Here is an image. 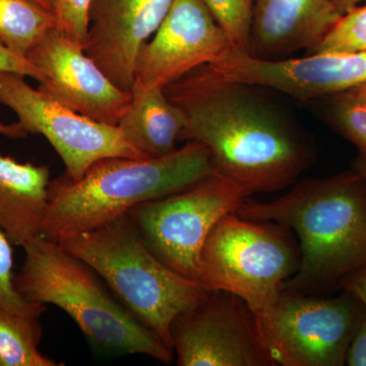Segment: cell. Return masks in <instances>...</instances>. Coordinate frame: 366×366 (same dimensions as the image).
Here are the masks:
<instances>
[{
    "mask_svg": "<svg viewBox=\"0 0 366 366\" xmlns=\"http://www.w3.org/2000/svg\"><path fill=\"white\" fill-rule=\"evenodd\" d=\"M261 90L209 66L164 88L184 114L180 142L204 144L217 174L247 197L293 185L317 158L314 142Z\"/></svg>",
    "mask_w": 366,
    "mask_h": 366,
    "instance_id": "obj_1",
    "label": "cell"
},
{
    "mask_svg": "<svg viewBox=\"0 0 366 366\" xmlns=\"http://www.w3.org/2000/svg\"><path fill=\"white\" fill-rule=\"evenodd\" d=\"M234 213L281 224L297 237L300 266L284 289L310 292L366 267V180L353 169L302 180L274 201L247 197Z\"/></svg>",
    "mask_w": 366,
    "mask_h": 366,
    "instance_id": "obj_2",
    "label": "cell"
},
{
    "mask_svg": "<svg viewBox=\"0 0 366 366\" xmlns=\"http://www.w3.org/2000/svg\"><path fill=\"white\" fill-rule=\"evenodd\" d=\"M214 174L209 151L197 142L162 157L102 159L81 179L64 174L51 180L41 235L62 242Z\"/></svg>",
    "mask_w": 366,
    "mask_h": 366,
    "instance_id": "obj_3",
    "label": "cell"
},
{
    "mask_svg": "<svg viewBox=\"0 0 366 366\" xmlns=\"http://www.w3.org/2000/svg\"><path fill=\"white\" fill-rule=\"evenodd\" d=\"M23 249L25 259L14 285L24 300L61 308L103 352L172 361V349L129 314L86 262L42 235Z\"/></svg>",
    "mask_w": 366,
    "mask_h": 366,
    "instance_id": "obj_4",
    "label": "cell"
},
{
    "mask_svg": "<svg viewBox=\"0 0 366 366\" xmlns=\"http://www.w3.org/2000/svg\"><path fill=\"white\" fill-rule=\"evenodd\" d=\"M59 243L95 269L129 314L171 349L173 320L211 292L158 259L129 213Z\"/></svg>",
    "mask_w": 366,
    "mask_h": 366,
    "instance_id": "obj_5",
    "label": "cell"
},
{
    "mask_svg": "<svg viewBox=\"0 0 366 366\" xmlns=\"http://www.w3.org/2000/svg\"><path fill=\"white\" fill-rule=\"evenodd\" d=\"M300 262L292 231L281 224L226 214L204 242L197 282L242 298L254 315L277 300Z\"/></svg>",
    "mask_w": 366,
    "mask_h": 366,
    "instance_id": "obj_6",
    "label": "cell"
},
{
    "mask_svg": "<svg viewBox=\"0 0 366 366\" xmlns=\"http://www.w3.org/2000/svg\"><path fill=\"white\" fill-rule=\"evenodd\" d=\"M350 293L317 298L283 289L255 315L274 366H342L365 308Z\"/></svg>",
    "mask_w": 366,
    "mask_h": 366,
    "instance_id": "obj_7",
    "label": "cell"
},
{
    "mask_svg": "<svg viewBox=\"0 0 366 366\" xmlns=\"http://www.w3.org/2000/svg\"><path fill=\"white\" fill-rule=\"evenodd\" d=\"M247 197L234 183L214 174L175 194L137 204L127 213L158 259L197 281L199 257L209 232Z\"/></svg>",
    "mask_w": 366,
    "mask_h": 366,
    "instance_id": "obj_8",
    "label": "cell"
},
{
    "mask_svg": "<svg viewBox=\"0 0 366 366\" xmlns=\"http://www.w3.org/2000/svg\"><path fill=\"white\" fill-rule=\"evenodd\" d=\"M25 76L0 72V104L18 117L28 134H41L66 166L67 177L79 180L93 164L110 157L149 158L127 143L118 127L96 122L33 88Z\"/></svg>",
    "mask_w": 366,
    "mask_h": 366,
    "instance_id": "obj_9",
    "label": "cell"
},
{
    "mask_svg": "<svg viewBox=\"0 0 366 366\" xmlns=\"http://www.w3.org/2000/svg\"><path fill=\"white\" fill-rule=\"evenodd\" d=\"M170 337L180 366H274L254 312L226 291L211 290L178 315Z\"/></svg>",
    "mask_w": 366,
    "mask_h": 366,
    "instance_id": "obj_10",
    "label": "cell"
},
{
    "mask_svg": "<svg viewBox=\"0 0 366 366\" xmlns=\"http://www.w3.org/2000/svg\"><path fill=\"white\" fill-rule=\"evenodd\" d=\"M39 69L38 90L60 105L96 122L117 127L132 103L84 51L83 45L52 28L26 54Z\"/></svg>",
    "mask_w": 366,
    "mask_h": 366,
    "instance_id": "obj_11",
    "label": "cell"
},
{
    "mask_svg": "<svg viewBox=\"0 0 366 366\" xmlns=\"http://www.w3.org/2000/svg\"><path fill=\"white\" fill-rule=\"evenodd\" d=\"M234 47L204 0H173L157 31L137 55L134 83L165 88Z\"/></svg>",
    "mask_w": 366,
    "mask_h": 366,
    "instance_id": "obj_12",
    "label": "cell"
},
{
    "mask_svg": "<svg viewBox=\"0 0 366 366\" xmlns=\"http://www.w3.org/2000/svg\"><path fill=\"white\" fill-rule=\"evenodd\" d=\"M173 0H91L84 51L122 90L131 93L137 55Z\"/></svg>",
    "mask_w": 366,
    "mask_h": 366,
    "instance_id": "obj_13",
    "label": "cell"
},
{
    "mask_svg": "<svg viewBox=\"0 0 366 366\" xmlns=\"http://www.w3.org/2000/svg\"><path fill=\"white\" fill-rule=\"evenodd\" d=\"M342 16L331 0H254L247 51L261 59L310 54Z\"/></svg>",
    "mask_w": 366,
    "mask_h": 366,
    "instance_id": "obj_14",
    "label": "cell"
},
{
    "mask_svg": "<svg viewBox=\"0 0 366 366\" xmlns=\"http://www.w3.org/2000/svg\"><path fill=\"white\" fill-rule=\"evenodd\" d=\"M51 182L46 165L0 154V229L23 247L41 235Z\"/></svg>",
    "mask_w": 366,
    "mask_h": 366,
    "instance_id": "obj_15",
    "label": "cell"
},
{
    "mask_svg": "<svg viewBox=\"0 0 366 366\" xmlns=\"http://www.w3.org/2000/svg\"><path fill=\"white\" fill-rule=\"evenodd\" d=\"M132 103L118 124L122 136L148 157H162L177 150L185 117L162 88L147 89L134 84Z\"/></svg>",
    "mask_w": 366,
    "mask_h": 366,
    "instance_id": "obj_16",
    "label": "cell"
},
{
    "mask_svg": "<svg viewBox=\"0 0 366 366\" xmlns=\"http://www.w3.org/2000/svg\"><path fill=\"white\" fill-rule=\"evenodd\" d=\"M42 334L39 317L0 307V366L64 365L41 352Z\"/></svg>",
    "mask_w": 366,
    "mask_h": 366,
    "instance_id": "obj_17",
    "label": "cell"
},
{
    "mask_svg": "<svg viewBox=\"0 0 366 366\" xmlns=\"http://www.w3.org/2000/svg\"><path fill=\"white\" fill-rule=\"evenodd\" d=\"M52 28L50 11L30 0H0V41L19 56L26 59Z\"/></svg>",
    "mask_w": 366,
    "mask_h": 366,
    "instance_id": "obj_18",
    "label": "cell"
},
{
    "mask_svg": "<svg viewBox=\"0 0 366 366\" xmlns=\"http://www.w3.org/2000/svg\"><path fill=\"white\" fill-rule=\"evenodd\" d=\"M327 124L366 156V102L350 89L320 99Z\"/></svg>",
    "mask_w": 366,
    "mask_h": 366,
    "instance_id": "obj_19",
    "label": "cell"
},
{
    "mask_svg": "<svg viewBox=\"0 0 366 366\" xmlns=\"http://www.w3.org/2000/svg\"><path fill=\"white\" fill-rule=\"evenodd\" d=\"M234 47L249 50L254 0H204Z\"/></svg>",
    "mask_w": 366,
    "mask_h": 366,
    "instance_id": "obj_20",
    "label": "cell"
},
{
    "mask_svg": "<svg viewBox=\"0 0 366 366\" xmlns=\"http://www.w3.org/2000/svg\"><path fill=\"white\" fill-rule=\"evenodd\" d=\"M366 51V4L344 14L312 53ZM310 53V54H312Z\"/></svg>",
    "mask_w": 366,
    "mask_h": 366,
    "instance_id": "obj_21",
    "label": "cell"
},
{
    "mask_svg": "<svg viewBox=\"0 0 366 366\" xmlns=\"http://www.w3.org/2000/svg\"><path fill=\"white\" fill-rule=\"evenodd\" d=\"M14 243L0 229V307L18 314L40 317L45 305H35L24 300L14 285Z\"/></svg>",
    "mask_w": 366,
    "mask_h": 366,
    "instance_id": "obj_22",
    "label": "cell"
},
{
    "mask_svg": "<svg viewBox=\"0 0 366 366\" xmlns=\"http://www.w3.org/2000/svg\"><path fill=\"white\" fill-rule=\"evenodd\" d=\"M46 2L54 19L55 29L84 47L88 34L91 0H46Z\"/></svg>",
    "mask_w": 366,
    "mask_h": 366,
    "instance_id": "obj_23",
    "label": "cell"
},
{
    "mask_svg": "<svg viewBox=\"0 0 366 366\" xmlns=\"http://www.w3.org/2000/svg\"><path fill=\"white\" fill-rule=\"evenodd\" d=\"M0 72H14L23 76H30L39 83L42 74L28 59L19 56L11 51L0 41Z\"/></svg>",
    "mask_w": 366,
    "mask_h": 366,
    "instance_id": "obj_24",
    "label": "cell"
},
{
    "mask_svg": "<svg viewBox=\"0 0 366 366\" xmlns=\"http://www.w3.org/2000/svg\"><path fill=\"white\" fill-rule=\"evenodd\" d=\"M345 365L366 366V312H363L357 329L346 353Z\"/></svg>",
    "mask_w": 366,
    "mask_h": 366,
    "instance_id": "obj_25",
    "label": "cell"
},
{
    "mask_svg": "<svg viewBox=\"0 0 366 366\" xmlns=\"http://www.w3.org/2000/svg\"><path fill=\"white\" fill-rule=\"evenodd\" d=\"M339 286L357 298L366 308V267L347 274L342 279Z\"/></svg>",
    "mask_w": 366,
    "mask_h": 366,
    "instance_id": "obj_26",
    "label": "cell"
},
{
    "mask_svg": "<svg viewBox=\"0 0 366 366\" xmlns=\"http://www.w3.org/2000/svg\"><path fill=\"white\" fill-rule=\"evenodd\" d=\"M0 134L9 137V139H24V137L28 136L25 129L18 122L6 124L0 122Z\"/></svg>",
    "mask_w": 366,
    "mask_h": 366,
    "instance_id": "obj_27",
    "label": "cell"
},
{
    "mask_svg": "<svg viewBox=\"0 0 366 366\" xmlns=\"http://www.w3.org/2000/svg\"><path fill=\"white\" fill-rule=\"evenodd\" d=\"M335 9L341 14L352 11L355 7L366 4V0H331Z\"/></svg>",
    "mask_w": 366,
    "mask_h": 366,
    "instance_id": "obj_28",
    "label": "cell"
},
{
    "mask_svg": "<svg viewBox=\"0 0 366 366\" xmlns=\"http://www.w3.org/2000/svg\"><path fill=\"white\" fill-rule=\"evenodd\" d=\"M354 171L360 174L361 177L365 178L366 180V156L362 155V154H360L357 157L355 158V160L353 161V168Z\"/></svg>",
    "mask_w": 366,
    "mask_h": 366,
    "instance_id": "obj_29",
    "label": "cell"
},
{
    "mask_svg": "<svg viewBox=\"0 0 366 366\" xmlns=\"http://www.w3.org/2000/svg\"><path fill=\"white\" fill-rule=\"evenodd\" d=\"M352 90L355 92L356 95L366 102V83L361 84V85L355 86Z\"/></svg>",
    "mask_w": 366,
    "mask_h": 366,
    "instance_id": "obj_30",
    "label": "cell"
},
{
    "mask_svg": "<svg viewBox=\"0 0 366 366\" xmlns=\"http://www.w3.org/2000/svg\"><path fill=\"white\" fill-rule=\"evenodd\" d=\"M30 1L33 2V4H37V6L43 7V9H47V11H49V9H48L47 2H46V0H30Z\"/></svg>",
    "mask_w": 366,
    "mask_h": 366,
    "instance_id": "obj_31",
    "label": "cell"
}]
</instances>
